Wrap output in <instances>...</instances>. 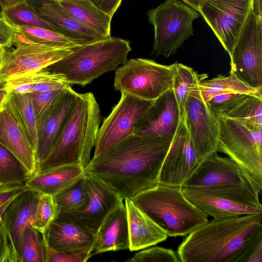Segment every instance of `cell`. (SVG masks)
<instances>
[{"instance_id":"cell-1","label":"cell","mask_w":262,"mask_h":262,"mask_svg":"<svg viewBox=\"0 0 262 262\" xmlns=\"http://www.w3.org/2000/svg\"><path fill=\"white\" fill-rule=\"evenodd\" d=\"M172 139L132 135L91 159L84 173L102 180L123 200H132L158 184Z\"/></svg>"},{"instance_id":"cell-2","label":"cell","mask_w":262,"mask_h":262,"mask_svg":"<svg viewBox=\"0 0 262 262\" xmlns=\"http://www.w3.org/2000/svg\"><path fill=\"white\" fill-rule=\"evenodd\" d=\"M188 235L178 249L181 262H243L262 237V214L213 219Z\"/></svg>"},{"instance_id":"cell-3","label":"cell","mask_w":262,"mask_h":262,"mask_svg":"<svg viewBox=\"0 0 262 262\" xmlns=\"http://www.w3.org/2000/svg\"><path fill=\"white\" fill-rule=\"evenodd\" d=\"M100 121V109L94 94L76 92L70 114L51 150L38 163L36 172L70 164L84 168L91 160Z\"/></svg>"},{"instance_id":"cell-4","label":"cell","mask_w":262,"mask_h":262,"mask_svg":"<svg viewBox=\"0 0 262 262\" xmlns=\"http://www.w3.org/2000/svg\"><path fill=\"white\" fill-rule=\"evenodd\" d=\"M132 200L167 236L188 235L208 221V216L186 199L182 187L158 184Z\"/></svg>"},{"instance_id":"cell-5","label":"cell","mask_w":262,"mask_h":262,"mask_svg":"<svg viewBox=\"0 0 262 262\" xmlns=\"http://www.w3.org/2000/svg\"><path fill=\"white\" fill-rule=\"evenodd\" d=\"M131 50L128 41L111 36L73 48L70 54L46 69L62 75L70 84L84 86L124 64Z\"/></svg>"},{"instance_id":"cell-6","label":"cell","mask_w":262,"mask_h":262,"mask_svg":"<svg viewBox=\"0 0 262 262\" xmlns=\"http://www.w3.org/2000/svg\"><path fill=\"white\" fill-rule=\"evenodd\" d=\"M182 188L189 201L213 219L262 214L259 193L245 185L183 186Z\"/></svg>"},{"instance_id":"cell-7","label":"cell","mask_w":262,"mask_h":262,"mask_svg":"<svg viewBox=\"0 0 262 262\" xmlns=\"http://www.w3.org/2000/svg\"><path fill=\"white\" fill-rule=\"evenodd\" d=\"M200 13L181 0H166L148 12L154 28L152 53L169 57L193 35L192 23Z\"/></svg>"},{"instance_id":"cell-8","label":"cell","mask_w":262,"mask_h":262,"mask_svg":"<svg viewBox=\"0 0 262 262\" xmlns=\"http://www.w3.org/2000/svg\"><path fill=\"white\" fill-rule=\"evenodd\" d=\"M174 63L164 65L148 59H129L116 69L114 87L121 93L154 101L172 88Z\"/></svg>"},{"instance_id":"cell-9","label":"cell","mask_w":262,"mask_h":262,"mask_svg":"<svg viewBox=\"0 0 262 262\" xmlns=\"http://www.w3.org/2000/svg\"><path fill=\"white\" fill-rule=\"evenodd\" d=\"M216 115L219 123L216 151L228 155L262 184V128Z\"/></svg>"},{"instance_id":"cell-10","label":"cell","mask_w":262,"mask_h":262,"mask_svg":"<svg viewBox=\"0 0 262 262\" xmlns=\"http://www.w3.org/2000/svg\"><path fill=\"white\" fill-rule=\"evenodd\" d=\"M207 77L206 74H199L189 91L184 107L186 126L200 163L217 152L219 135L217 116L204 100L199 88L200 81Z\"/></svg>"},{"instance_id":"cell-11","label":"cell","mask_w":262,"mask_h":262,"mask_svg":"<svg viewBox=\"0 0 262 262\" xmlns=\"http://www.w3.org/2000/svg\"><path fill=\"white\" fill-rule=\"evenodd\" d=\"M127 93H121L118 103L99 127L93 158H96L134 134V130L154 103Z\"/></svg>"},{"instance_id":"cell-12","label":"cell","mask_w":262,"mask_h":262,"mask_svg":"<svg viewBox=\"0 0 262 262\" xmlns=\"http://www.w3.org/2000/svg\"><path fill=\"white\" fill-rule=\"evenodd\" d=\"M230 66L239 80L262 90V18L252 10L233 49Z\"/></svg>"},{"instance_id":"cell-13","label":"cell","mask_w":262,"mask_h":262,"mask_svg":"<svg viewBox=\"0 0 262 262\" xmlns=\"http://www.w3.org/2000/svg\"><path fill=\"white\" fill-rule=\"evenodd\" d=\"M252 8V0H208L198 12L231 56Z\"/></svg>"},{"instance_id":"cell-14","label":"cell","mask_w":262,"mask_h":262,"mask_svg":"<svg viewBox=\"0 0 262 262\" xmlns=\"http://www.w3.org/2000/svg\"><path fill=\"white\" fill-rule=\"evenodd\" d=\"M83 183L86 201L81 207L58 213L56 217L74 223L95 234L100 225L123 200L105 183L84 173Z\"/></svg>"},{"instance_id":"cell-15","label":"cell","mask_w":262,"mask_h":262,"mask_svg":"<svg viewBox=\"0 0 262 262\" xmlns=\"http://www.w3.org/2000/svg\"><path fill=\"white\" fill-rule=\"evenodd\" d=\"M12 51H1L0 89L11 77L27 72L46 69L70 54L72 49L57 48L20 41H14Z\"/></svg>"},{"instance_id":"cell-16","label":"cell","mask_w":262,"mask_h":262,"mask_svg":"<svg viewBox=\"0 0 262 262\" xmlns=\"http://www.w3.org/2000/svg\"><path fill=\"white\" fill-rule=\"evenodd\" d=\"M199 164L184 115L163 162L158 184L182 187Z\"/></svg>"},{"instance_id":"cell-17","label":"cell","mask_w":262,"mask_h":262,"mask_svg":"<svg viewBox=\"0 0 262 262\" xmlns=\"http://www.w3.org/2000/svg\"><path fill=\"white\" fill-rule=\"evenodd\" d=\"M225 184L245 185L258 193L262 189L251 174L230 157L212 153L203 160L183 187H204ZM182 186V187H183Z\"/></svg>"},{"instance_id":"cell-18","label":"cell","mask_w":262,"mask_h":262,"mask_svg":"<svg viewBox=\"0 0 262 262\" xmlns=\"http://www.w3.org/2000/svg\"><path fill=\"white\" fill-rule=\"evenodd\" d=\"M0 143L20 160L31 176L37 171L38 162L29 135L7 96L0 107Z\"/></svg>"},{"instance_id":"cell-19","label":"cell","mask_w":262,"mask_h":262,"mask_svg":"<svg viewBox=\"0 0 262 262\" xmlns=\"http://www.w3.org/2000/svg\"><path fill=\"white\" fill-rule=\"evenodd\" d=\"M36 14L56 31L68 37L80 46L99 41L106 37L81 23L59 3L54 0H26Z\"/></svg>"},{"instance_id":"cell-20","label":"cell","mask_w":262,"mask_h":262,"mask_svg":"<svg viewBox=\"0 0 262 262\" xmlns=\"http://www.w3.org/2000/svg\"><path fill=\"white\" fill-rule=\"evenodd\" d=\"M182 117L172 88L154 100L137 125L134 134L172 138Z\"/></svg>"},{"instance_id":"cell-21","label":"cell","mask_w":262,"mask_h":262,"mask_svg":"<svg viewBox=\"0 0 262 262\" xmlns=\"http://www.w3.org/2000/svg\"><path fill=\"white\" fill-rule=\"evenodd\" d=\"M47 247L65 252H92L95 234L74 223L56 217L42 234Z\"/></svg>"},{"instance_id":"cell-22","label":"cell","mask_w":262,"mask_h":262,"mask_svg":"<svg viewBox=\"0 0 262 262\" xmlns=\"http://www.w3.org/2000/svg\"><path fill=\"white\" fill-rule=\"evenodd\" d=\"M127 211L123 202L105 218L95 234L92 253L129 249Z\"/></svg>"},{"instance_id":"cell-23","label":"cell","mask_w":262,"mask_h":262,"mask_svg":"<svg viewBox=\"0 0 262 262\" xmlns=\"http://www.w3.org/2000/svg\"><path fill=\"white\" fill-rule=\"evenodd\" d=\"M40 194L27 188L11 202L2 216L20 257L23 233L26 227H33Z\"/></svg>"},{"instance_id":"cell-24","label":"cell","mask_w":262,"mask_h":262,"mask_svg":"<svg viewBox=\"0 0 262 262\" xmlns=\"http://www.w3.org/2000/svg\"><path fill=\"white\" fill-rule=\"evenodd\" d=\"M130 251L142 250L165 241L168 236L132 200L125 199Z\"/></svg>"},{"instance_id":"cell-25","label":"cell","mask_w":262,"mask_h":262,"mask_svg":"<svg viewBox=\"0 0 262 262\" xmlns=\"http://www.w3.org/2000/svg\"><path fill=\"white\" fill-rule=\"evenodd\" d=\"M75 93L72 88L69 90L37 129L35 153L38 165L47 156L57 140L72 110Z\"/></svg>"},{"instance_id":"cell-26","label":"cell","mask_w":262,"mask_h":262,"mask_svg":"<svg viewBox=\"0 0 262 262\" xmlns=\"http://www.w3.org/2000/svg\"><path fill=\"white\" fill-rule=\"evenodd\" d=\"M61 75L46 69L27 72L9 78L4 89L8 93L31 94L70 88Z\"/></svg>"},{"instance_id":"cell-27","label":"cell","mask_w":262,"mask_h":262,"mask_svg":"<svg viewBox=\"0 0 262 262\" xmlns=\"http://www.w3.org/2000/svg\"><path fill=\"white\" fill-rule=\"evenodd\" d=\"M84 174L78 165H65L33 174L26 182L29 189L54 196L73 184Z\"/></svg>"},{"instance_id":"cell-28","label":"cell","mask_w":262,"mask_h":262,"mask_svg":"<svg viewBox=\"0 0 262 262\" xmlns=\"http://www.w3.org/2000/svg\"><path fill=\"white\" fill-rule=\"evenodd\" d=\"M254 128H262V93L242 94L213 112Z\"/></svg>"},{"instance_id":"cell-29","label":"cell","mask_w":262,"mask_h":262,"mask_svg":"<svg viewBox=\"0 0 262 262\" xmlns=\"http://www.w3.org/2000/svg\"><path fill=\"white\" fill-rule=\"evenodd\" d=\"M60 4L83 24L106 37H111L112 17L89 0H61Z\"/></svg>"},{"instance_id":"cell-30","label":"cell","mask_w":262,"mask_h":262,"mask_svg":"<svg viewBox=\"0 0 262 262\" xmlns=\"http://www.w3.org/2000/svg\"><path fill=\"white\" fill-rule=\"evenodd\" d=\"M14 28L15 34L13 42H29L63 49H73L81 46L74 40L51 29L33 26H18Z\"/></svg>"},{"instance_id":"cell-31","label":"cell","mask_w":262,"mask_h":262,"mask_svg":"<svg viewBox=\"0 0 262 262\" xmlns=\"http://www.w3.org/2000/svg\"><path fill=\"white\" fill-rule=\"evenodd\" d=\"M199 85L202 96L206 103L214 96L223 93H262V90L255 89L247 85L231 71L228 76L219 75L210 80L203 79L200 81Z\"/></svg>"},{"instance_id":"cell-32","label":"cell","mask_w":262,"mask_h":262,"mask_svg":"<svg viewBox=\"0 0 262 262\" xmlns=\"http://www.w3.org/2000/svg\"><path fill=\"white\" fill-rule=\"evenodd\" d=\"M31 176L20 160L0 143V184H25Z\"/></svg>"},{"instance_id":"cell-33","label":"cell","mask_w":262,"mask_h":262,"mask_svg":"<svg viewBox=\"0 0 262 262\" xmlns=\"http://www.w3.org/2000/svg\"><path fill=\"white\" fill-rule=\"evenodd\" d=\"M7 97L27 130L33 148L36 152L37 127L31 94L9 92L8 93Z\"/></svg>"},{"instance_id":"cell-34","label":"cell","mask_w":262,"mask_h":262,"mask_svg":"<svg viewBox=\"0 0 262 262\" xmlns=\"http://www.w3.org/2000/svg\"><path fill=\"white\" fill-rule=\"evenodd\" d=\"M20 255L22 262H46V244L42 233L33 226L23 233Z\"/></svg>"},{"instance_id":"cell-35","label":"cell","mask_w":262,"mask_h":262,"mask_svg":"<svg viewBox=\"0 0 262 262\" xmlns=\"http://www.w3.org/2000/svg\"><path fill=\"white\" fill-rule=\"evenodd\" d=\"M3 15L13 27H39L56 31L52 26L41 18L26 1L4 9Z\"/></svg>"},{"instance_id":"cell-36","label":"cell","mask_w":262,"mask_h":262,"mask_svg":"<svg viewBox=\"0 0 262 262\" xmlns=\"http://www.w3.org/2000/svg\"><path fill=\"white\" fill-rule=\"evenodd\" d=\"M199 75L192 68L181 63H174L172 89L181 117L184 115L185 104L189 91Z\"/></svg>"},{"instance_id":"cell-37","label":"cell","mask_w":262,"mask_h":262,"mask_svg":"<svg viewBox=\"0 0 262 262\" xmlns=\"http://www.w3.org/2000/svg\"><path fill=\"white\" fill-rule=\"evenodd\" d=\"M83 177L53 196L57 215L60 213L77 209L85 204L86 201V193Z\"/></svg>"},{"instance_id":"cell-38","label":"cell","mask_w":262,"mask_h":262,"mask_svg":"<svg viewBox=\"0 0 262 262\" xmlns=\"http://www.w3.org/2000/svg\"><path fill=\"white\" fill-rule=\"evenodd\" d=\"M71 88L30 94L37 129L57 106L65 93Z\"/></svg>"},{"instance_id":"cell-39","label":"cell","mask_w":262,"mask_h":262,"mask_svg":"<svg viewBox=\"0 0 262 262\" xmlns=\"http://www.w3.org/2000/svg\"><path fill=\"white\" fill-rule=\"evenodd\" d=\"M53 195L40 194L35 216L33 227L43 234L57 216Z\"/></svg>"},{"instance_id":"cell-40","label":"cell","mask_w":262,"mask_h":262,"mask_svg":"<svg viewBox=\"0 0 262 262\" xmlns=\"http://www.w3.org/2000/svg\"><path fill=\"white\" fill-rule=\"evenodd\" d=\"M127 262H180L176 253L172 249L155 246L136 253Z\"/></svg>"},{"instance_id":"cell-41","label":"cell","mask_w":262,"mask_h":262,"mask_svg":"<svg viewBox=\"0 0 262 262\" xmlns=\"http://www.w3.org/2000/svg\"><path fill=\"white\" fill-rule=\"evenodd\" d=\"M22 262L12 236L2 219L0 221V262Z\"/></svg>"},{"instance_id":"cell-42","label":"cell","mask_w":262,"mask_h":262,"mask_svg":"<svg viewBox=\"0 0 262 262\" xmlns=\"http://www.w3.org/2000/svg\"><path fill=\"white\" fill-rule=\"evenodd\" d=\"M93 255L91 251L76 253L59 252L47 246L46 262H85Z\"/></svg>"},{"instance_id":"cell-43","label":"cell","mask_w":262,"mask_h":262,"mask_svg":"<svg viewBox=\"0 0 262 262\" xmlns=\"http://www.w3.org/2000/svg\"><path fill=\"white\" fill-rule=\"evenodd\" d=\"M27 188L25 184L10 185L0 184V212L4 211L17 195Z\"/></svg>"},{"instance_id":"cell-44","label":"cell","mask_w":262,"mask_h":262,"mask_svg":"<svg viewBox=\"0 0 262 262\" xmlns=\"http://www.w3.org/2000/svg\"><path fill=\"white\" fill-rule=\"evenodd\" d=\"M15 34V28L0 15V48H9L13 45Z\"/></svg>"},{"instance_id":"cell-45","label":"cell","mask_w":262,"mask_h":262,"mask_svg":"<svg viewBox=\"0 0 262 262\" xmlns=\"http://www.w3.org/2000/svg\"><path fill=\"white\" fill-rule=\"evenodd\" d=\"M97 8L113 17L122 0H89Z\"/></svg>"},{"instance_id":"cell-46","label":"cell","mask_w":262,"mask_h":262,"mask_svg":"<svg viewBox=\"0 0 262 262\" xmlns=\"http://www.w3.org/2000/svg\"><path fill=\"white\" fill-rule=\"evenodd\" d=\"M242 94L237 93H226L217 95L212 97L206 103L210 108L214 112L228 101L239 97Z\"/></svg>"},{"instance_id":"cell-47","label":"cell","mask_w":262,"mask_h":262,"mask_svg":"<svg viewBox=\"0 0 262 262\" xmlns=\"http://www.w3.org/2000/svg\"><path fill=\"white\" fill-rule=\"evenodd\" d=\"M261 261L262 237L252 246L243 262H261Z\"/></svg>"},{"instance_id":"cell-48","label":"cell","mask_w":262,"mask_h":262,"mask_svg":"<svg viewBox=\"0 0 262 262\" xmlns=\"http://www.w3.org/2000/svg\"><path fill=\"white\" fill-rule=\"evenodd\" d=\"M251 10L256 15L262 18V0H252Z\"/></svg>"},{"instance_id":"cell-49","label":"cell","mask_w":262,"mask_h":262,"mask_svg":"<svg viewBox=\"0 0 262 262\" xmlns=\"http://www.w3.org/2000/svg\"><path fill=\"white\" fill-rule=\"evenodd\" d=\"M197 11L200 7L208 0H181Z\"/></svg>"},{"instance_id":"cell-50","label":"cell","mask_w":262,"mask_h":262,"mask_svg":"<svg viewBox=\"0 0 262 262\" xmlns=\"http://www.w3.org/2000/svg\"><path fill=\"white\" fill-rule=\"evenodd\" d=\"M26 0H0V3L4 9L18 3L24 2Z\"/></svg>"},{"instance_id":"cell-51","label":"cell","mask_w":262,"mask_h":262,"mask_svg":"<svg viewBox=\"0 0 262 262\" xmlns=\"http://www.w3.org/2000/svg\"><path fill=\"white\" fill-rule=\"evenodd\" d=\"M7 95L8 92L4 88L0 89V107L6 100Z\"/></svg>"},{"instance_id":"cell-52","label":"cell","mask_w":262,"mask_h":262,"mask_svg":"<svg viewBox=\"0 0 262 262\" xmlns=\"http://www.w3.org/2000/svg\"><path fill=\"white\" fill-rule=\"evenodd\" d=\"M4 8L0 3V15H3Z\"/></svg>"},{"instance_id":"cell-53","label":"cell","mask_w":262,"mask_h":262,"mask_svg":"<svg viewBox=\"0 0 262 262\" xmlns=\"http://www.w3.org/2000/svg\"><path fill=\"white\" fill-rule=\"evenodd\" d=\"M3 213H4V212H3V213H0V221H1V220H2V216H3Z\"/></svg>"},{"instance_id":"cell-54","label":"cell","mask_w":262,"mask_h":262,"mask_svg":"<svg viewBox=\"0 0 262 262\" xmlns=\"http://www.w3.org/2000/svg\"><path fill=\"white\" fill-rule=\"evenodd\" d=\"M1 61V52H0V63Z\"/></svg>"},{"instance_id":"cell-55","label":"cell","mask_w":262,"mask_h":262,"mask_svg":"<svg viewBox=\"0 0 262 262\" xmlns=\"http://www.w3.org/2000/svg\"><path fill=\"white\" fill-rule=\"evenodd\" d=\"M3 49H4V48H0V52L2 51V50H3Z\"/></svg>"},{"instance_id":"cell-56","label":"cell","mask_w":262,"mask_h":262,"mask_svg":"<svg viewBox=\"0 0 262 262\" xmlns=\"http://www.w3.org/2000/svg\"><path fill=\"white\" fill-rule=\"evenodd\" d=\"M54 1H60L61 0H54Z\"/></svg>"}]
</instances>
